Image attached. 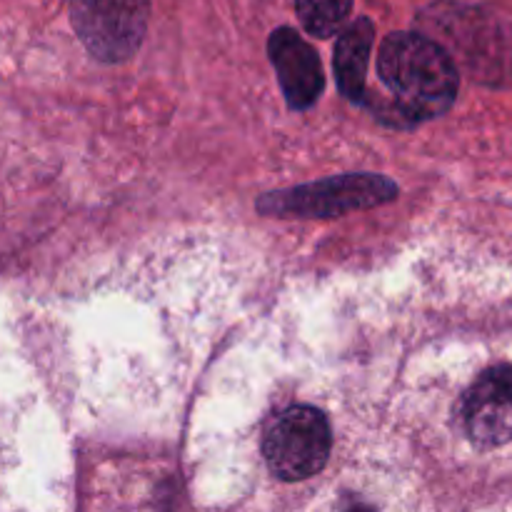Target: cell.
Here are the masks:
<instances>
[{"label":"cell","mask_w":512,"mask_h":512,"mask_svg":"<svg viewBox=\"0 0 512 512\" xmlns=\"http://www.w3.org/2000/svg\"><path fill=\"white\" fill-rule=\"evenodd\" d=\"M295 10H298L300 23L310 35L330 38L350 18L353 0H295Z\"/></svg>","instance_id":"cell-9"},{"label":"cell","mask_w":512,"mask_h":512,"mask_svg":"<svg viewBox=\"0 0 512 512\" xmlns=\"http://www.w3.org/2000/svg\"><path fill=\"white\" fill-rule=\"evenodd\" d=\"M378 73L410 120L438 118L458 98V65L423 33H393L378 53Z\"/></svg>","instance_id":"cell-2"},{"label":"cell","mask_w":512,"mask_h":512,"mask_svg":"<svg viewBox=\"0 0 512 512\" xmlns=\"http://www.w3.org/2000/svg\"><path fill=\"white\" fill-rule=\"evenodd\" d=\"M463 423L478 448L512 443V368L495 365L485 370L463 398Z\"/></svg>","instance_id":"cell-6"},{"label":"cell","mask_w":512,"mask_h":512,"mask_svg":"<svg viewBox=\"0 0 512 512\" xmlns=\"http://www.w3.org/2000/svg\"><path fill=\"white\" fill-rule=\"evenodd\" d=\"M348 512H373L368 508V505H355V508H350Z\"/></svg>","instance_id":"cell-10"},{"label":"cell","mask_w":512,"mask_h":512,"mask_svg":"<svg viewBox=\"0 0 512 512\" xmlns=\"http://www.w3.org/2000/svg\"><path fill=\"white\" fill-rule=\"evenodd\" d=\"M333 448L330 423L320 410L298 405L270 423L263 440V455L275 478L285 483L313 478L325 468Z\"/></svg>","instance_id":"cell-4"},{"label":"cell","mask_w":512,"mask_h":512,"mask_svg":"<svg viewBox=\"0 0 512 512\" xmlns=\"http://www.w3.org/2000/svg\"><path fill=\"white\" fill-rule=\"evenodd\" d=\"M80 43L103 63H123L143 45L150 0H68Z\"/></svg>","instance_id":"cell-5"},{"label":"cell","mask_w":512,"mask_h":512,"mask_svg":"<svg viewBox=\"0 0 512 512\" xmlns=\"http://www.w3.org/2000/svg\"><path fill=\"white\" fill-rule=\"evenodd\" d=\"M373 43L375 28L368 18L350 23L335 43V78H338L340 93L353 103L365 100V75H368Z\"/></svg>","instance_id":"cell-8"},{"label":"cell","mask_w":512,"mask_h":512,"mask_svg":"<svg viewBox=\"0 0 512 512\" xmlns=\"http://www.w3.org/2000/svg\"><path fill=\"white\" fill-rule=\"evenodd\" d=\"M268 53L278 73L280 88L293 110H305L323 93V65L318 53L293 28H278L268 40Z\"/></svg>","instance_id":"cell-7"},{"label":"cell","mask_w":512,"mask_h":512,"mask_svg":"<svg viewBox=\"0 0 512 512\" xmlns=\"http://www.w3.org/2000/svg\"><path fill=\"white\" fill-rule=\"evenodd\" d=\"M420 33L440 45L475 80L500 85L512 80V15L493 5L440 0L418 18Z\"/></svg>","instance_id":"cell-1"},{"label":"cell","mask_w":512,"mask_h":512,"mask_svg":"<svg viewBox=\"0 0 512 512\" xmlns=\"http://www.w3.org/2000/svg\"><path fill=\"white\" fill-rule=\"evenodd\" d=\"M398 185L385 175H340L320 183L278 190L260 198L258 210L278 218H338V215L368 210L395 200Z\"/></svg>","instance_id":"cell-3"}]
</instances>
